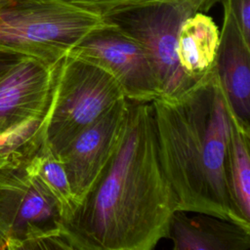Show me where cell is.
I'll list each match as a JSON object with an SVG mask.
<instances>
[{
    "instance_id": "obj_1",
    "label": "cell",
    "mask_w": 250,
    "mask_h": 250,
    "mask_svg": "<svg viewBox=\"0 0 250 250\" xmlns=\"http://www.w3.org/2000/svg\"><path fill=\"white\" fill-rule=\"evenodd\" d=\"M178 199L158 153L151 103L130 102L119 145L62 225L70 250H151L169 238Z\"/></svg>"
},
{
    "instance_id": "obj_2",
    "label": "cell",
    "mask_w": 250,
    "mask_h": 250,
    "mask_svg": "<svg viewBox=\"0 0 250 250\" xmlns=\"http://www.w3.org/2000/svg\"><path fill=\"white\" fill-rule=\"evenodd\" d=\"M163 171L178 209L204 213L250 229L227 180L230 111L214 67L184 96L151 102Z\"/></svg>"
},
{
    "instance_id": "obj_3",
    "label": "cell",
    "mask_w": 250,
    "mask_h": 250,
    "mask_svg": "<svg viewBox=\"0 0 250 250\" xmlns=\"http://www.w3.org/2000/svg\"><path fill=\"white\" fill-rule=\"evenodd\" d=\"M105 23L64 0H0V46L51 63Z\"/></svg>"
},
{
    "instance_id": "obj_4",
    "label": "cell",
    "mask_w": 250,
    "mask_h": 250,
    "mask_svg": "<svg viewBox=\"0 0 250 250\" xmlns=\"http://www.w3.org/2000/svg\"><path fill=\"white\" fill-rule=\"evenodd\" d=\"M123 99V91L111 74L67 54L58 65L45 119L44 144L57 156Z\"/></svg>"
},
{
    "instance_id": "obj_5",
    "label": "cell",
    "mask_w": 250,
    "mask_h": 250,
    "mask_svg": "<svg viewBox=\"0 0 250 250\" xmlns=\"http://www.w3.org/2000/svg\"><path fill=\"white\" fill-rule=\"evenodd\" d=\"M0 249H69L55 202L25 163L0 168Z\"/></svg>"
},
{
    "instance_id": "obj_6",
    "label": "cell",
    "mask_w": 250,
    "mask_h": 250,
    "mask_svg": "<svg viewBox=\"0 0 250 250\" xmlns=\"http://www.w3.org/2000/svg\"><path fill=\"white\" fill-rule=\"evenodd\" d=\"M194 13L193 8L186 5L154 4L105 18L142 45L157 77L161 91L159 98L179 99L201 78L187 74L180 66L176 53L181 24Z\"/></svg>"
},
{
    "instance_id": "obj_7",
    "label": "cell",
    "mask_w": 250,
    "mask_h": 250,
    "mask_svg": "<svg viewBox=\"0 0 250 250\" xmlns=\"http://www.w3.org/2000/svg\"><path fill=\"white\" fill-rule=\"evenodd\" d=\"M68 54L111 74L130 102L151 103L161 96L154 69L142 45L108 21Z\"/></svg>"
},
{
    "instance_id": "obj_8",
    "label": "cell",
    "mask_w": 250,
    "mask_h": 250,
    "mask_svg": "<svg viewBox=\"0 0 250 250\" xmlns=\"http://www.w3.org/2000/svg\"><path fill=\"white\" fill-rule=\"evenodd\" d=\"M128 107L127 99L116 103L57 155L63 165L77 204L90 191L113 156L123 134Z\"/></svg>"
},
{
    "instance_id": "obj_9",
    "label": "cell",
    "mask_w": 250,
    "mask_h": 250,
    "mask_svg": "<svg viewBox=\"0 0 250 250\" xmlns=\"http://www.w3.org/2000/svg\"><path fill=\"white\" fill-rule=\"evenodd\" d=\"M59 63L26 56L0 79V133L47 114Z\"/></svg>"
},
{
    "instance_id": "obj_10",
    "label": "cell",
    "mask_w": 250,
    "mask_h": 250,
    "mask_svg": "<svg viewBox=\"0 0 250 250\" xmlns=\"http://www.w3.org/2000/svg\"><path fill=\"white\" fill-rule=\"evenodd\" d=\"M222 5L223 25L214 65L232 118L250 132V44L239 29L229 1L223 0Z\"/></svg>"
},
{
    "instance_id": "obj_11",
    "label": "cell",
    "mask_w": 250,
    "mask_h": 250,
    "mask_svg": "<svg viewBox=\"0 0 250 250\" xmlns=\"http://www.w3.org/2000/svg\"><path fill=\"white\" fill-rule=\"evenodd\" d=\"M176 210L171 218L169 238L174 250H248L250 229L204 213Z\"/></svg>"
},
{
    "instance_id": "obj_12",
    "label": "cell",
    "mask_w": 250,
    "mask_h": 250,
    "mask_svg": "<svg viewBox=\"0 0 250 250\" xmlns=\"http://www.w3.org/2000/svg\"><path fill=\"white\" fill-rule=\"evenodd\" d=\"M220 31L203 12L188 17L178 32L176 53L180 66L189 76L200 78L215 64Z\"/></svg>"
},
{
    "instance_id": "obj_13",
    "label": "cell",
    "mask_w": 250,
    "mask_h": 250,
    "mask_svg": "<svg viewBox=\"0 0 250 250\" xmlns=\"http://www.w3.org/2000/svg\"><path fill=\"white\" fill-rule=\"evenodd\" d=\"M25 169L55 202L61 216L62 225L67 222L78 204L73 196L61 160L43 143L40 148L25 163Z\"/></svg>"
},
{
    "instance_id": "obj_14",
    "label": "cell",
    "mask_w": 250,
    "mask_h": 250,
    "mask_svg": "<svg viewBox=\"0 0 250 250\" xmlns=\"http://www.w3.org/2000/svg\"><path fill=\"white\" fill-rule=\"evenodd\" d=\"M250 132L230 116L227 152V180L231 200L240 215L250 222Z\"/></svg>"
},
{
    "instance_id": "obj_15",
    "label": "cell",
    "mask_w": 250,
    "mask_h": 250,
    "mask_svg": "<svg viewBox=\"0 0 250 250\" xmlns=\"http://www.w3.org/2000/svg\"><path fill=\"white\" fill-rule=\"evenodd\" d=\"M77 7L97 14L104 19L127 10L154 4L186 5L196 12H208L217 3L223 0H64Z\"/></svg>"
},
{
    "instance_id": "obj_16",
    "label": "cell",
    "mask_w": 250,
    "mask_h": 250,
    "mask_svg": "<svg viewBox=\"0 0 250 250\" xmlns=\"http://www.w3.org/2000/svg\"><path fill=\"white\" fill-rule=\"evenodd\" d=\"M231 12L245 39L250 44V0H229Z\"/></svg>"
},
{
    "instance_id": "obj_17",
    "label": "cell",
    "mask_w": 250,
    "mask_h": 250,
    "mask_svg": "<svg viewBox=\"0 0 250 250\" xmlns=\"http://www.w3.org/2000/svg\"><path fill=\"white\" fill-rule=\"evenodd\" d=\"M27 55L0 46V79L22 58Z\"/></svg>"
},
{
    "instance_id": "obj_18",
    "label": "cell",
    "mask_w": 250,
    "mask_h": 250,
    "mask_svg": "<svg viewBox=\"0 0 250 250\" xmlns=\"http://www.w3.org/2000/svg\"><path fill=\"white\" fill-rule=\"evenodd\" d=\"M8 163H11L9 157H7L6 155L0 154V168H2L3 166H5V165L8 164Z\"/></svg>"
}]
</instances>
